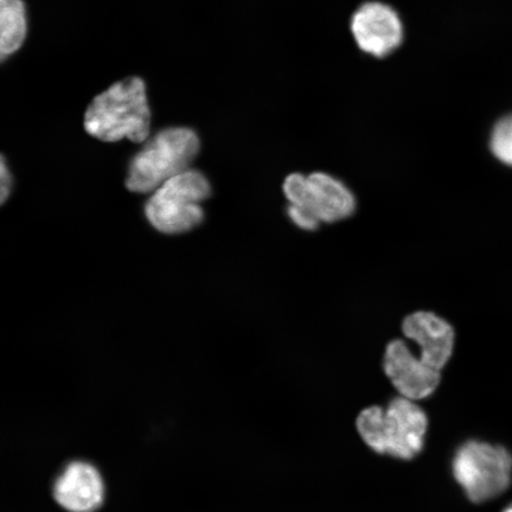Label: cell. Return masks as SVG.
<instances>
[{
  "mask_svg": "<svg viewBox=\"0 0 512 512\" xmlns=\"http://www.w3.org/2000/svg\"><path fill=\"white\" fill-rule=\"evenodd\" d=\"M490 147L499 162L512 166V114L495 125L491 133Z\"/></svg>",
  "mask_w": 512,
  "mask_h": 512,
  "instance_id": "cell-12",
  "label": "cell"
},
{
  "mask_svg": "<svg viewBox=\"0 0 512 512\" xmlns=\"http://www.w3.org/2000/svg\"><path fill=\"white\" fill-rule=\"evenodd\" d=\"M351 34L363 53L382 59L401 46L403 24L392 6L368 2L352 15Z\"/></svg>",
  "mask_w": 512,
  "mask_h": 512,
  "instance_id": "cell-7",
  "label": "cell"
},
{
  "mask_svg": "<svg viewBox=\"0 0 512 512\" xmlns=\"http://www.w3.org/2000/svg\"><path fill=\"white\" fill-rule=\"evenodd\" d=\"M287 214L291 221L300 229L316 230L319 227L320 222L316 217L302 208L294 207L290 204L287 209Z\"/></svg>",
  "mask_w": 512,
  "mask_h": 512,
  "instance_id": "cell-13",
  "label": "cell"
},
{
  "mask_svg": "<svg viewBox=\"0 0 512 512\" xmlns=\"http://www.w3.org/2000/svg\"><path fill=\"white\" fill-rule=\"evenodd\" d=\"M402 331L419 345V357L433 369L441 371L451 360L456 335L444 318L432 312H415L403 320Z\"/></svg>",
  "mask_w": 512,
  "mask_h": 512,
  "instance_id": "cell-9",
  "label": "cell"
},
{
  "mask_svg": "<svg viewBox=\"0 0 512 512\" xmlns=\"http://www.w3.org/2000/svg\"><path fill=\"white\" fill-rule=\"evenodd\" d=\"M53 495L68 512H94L104 502L105 486L93 465L73 462L57 478Z\"/></svg>",
  "mask_w": 512,
  "mask_h": 512,
  "instance_id": "cell-10",
  "label": "cell"
},
{
  "mask_svg": "<svg viewBox=\"0 0 512 512\" xmlns=\"http://www.w3.org/2000/svg\"><path fill=\"white\" fill-rule=\"evenodd\" d=\"M0 179H2L0 181V200L4 204L11 194L12 181H14L4 157L2 158V163H0Z\"/></svg>",
  "mask_w": 512,
  "mask_h": 512,
  "instance_id": "cell-14",
  "label": "cell"
},
{
  "mask_svg": "<svg viewBox=\"0 0 512 512\" xmlns=\"http://www.w3.org/2000/svg\"><path fill=\"white\" fill-rule=\"evenodd\" d=\"M356 428L364 444L374 452L411 460L425 446L428 418L418 403L399 395L387 407L363 409Z\"/></svg>",
  "mask_w": 512,
  "mask_h": 512,
  "instance_id": "cell-2",
  "label": "cell"
},
{
  "mask_svg": "<svg viewBox=\"0 0 512 512\" xmlns=\"http://www.w3.org/2000/svg\"><path fill=\"white\" fill-rule=\"evenodd\" d=\"M200 138L188 127L159 131L133 157L126 187L136 194H152L169 179L190 170L200 152Z\"/></svg>",
  "mask_w": 512,
  "mask_h": 512,
  "instance_id": "cell-3",
  "label": "cell"
},
{
  "mask_svg": "<svg viewBox=\"0 0 512 512\" xmlns=\"http://www.w3.org/2000/svg\"><path fill=\"white\" fill-rule=\"evenodd\" d=\"M210 194L206 176L196 170L185 171L152 192L145 206L146 219L160 233H188L203 222L202 203Z\"/></svg>",
  "mask_w": 512,
  "mask_h": 512,
  "instance_id": "cell-4",
  "label": "cell"
},
{
  "mask_svg": "<svg viewBox=\"0 0 512 512\" xmlns=\"http://www.w3.org/2000/svg\"><path fill=\"white\" fill-rule=\"evenodd\" d=\"M502 512H512V504L508 505Z\"/></svg>",
  "mask_w": 512,
  "mask_h": 512,
  "instance_id": "cell-15",
  "label": "cell"
},
{
  "mask_svg": "<svg viewBox=\"0 0 512 512\" xmlns=\"http://www.w3.org/2000/svg\"><path fill=\"white\" fill-rule=\"evenodd\" d=\"M284 194L291 206L309 211L319 222L347 219L356 209V198L347 185L324 172L288 176Z\"/></svg>",
  "mask_w": 512,
  "mask_h": 512,
  "instance_id": "cell-6",
  "label": "cell"
},
{
  "mask_svg": "<svg viewBox=\"0 0 512 512\" xmlns=\"http://www.w3.org/2000/svg\"><path fill=\"white\" fill-rule=\"evenodd\" d=\"M85 130L106 143L124 138L146 142L151 132V110L145 82L130 76L96 96L85 114Z\"/></svg>",
  "mask_w": 512,
  "mask_h": 512,
  "instance_id": "cell-1",
  "label": "cell"
},
{
  "mask_svg": "<svg viewBox=\"0 0 512 512\" xmlns=\"http://www.w3.org/2000/svg\"><path fill=\"white\" fill-rule=\"evenodd\" d=\"M383 370L400 396L415 402L430 398L441 382V371L415 356L401 339L388 344Z\"/></svg>",
  "mask_w": 512,
  "mask_h": 512,
  "instance_id": "cell-8",
  "label": "cell"
},
{
  "mask_svg": "<svg viewBox=\"0 0 512 512\" xmlns=\"http://www.w3.org/2000/svg\"><path fill=\"white\" fill-rule=\"evenodd\" d=\"M452 472L472 503H485L510 488L512 454L504 446L469 440L458 448Z\"/></svg>",
  "mask_w": 512,
  "mask_h": 512,
  "instance_id": "cell-5",
  "label": "cell"
},
{
  "mask_svg": "<svg viewBox=\"0 0 512 512\" xmlns=\"http://www.w3.org/2000/svg\"><path fill=\"white\" fill-rule=\"evenodd\" d=\"M28 34L23 0H0V54L2 60L21 49Z\"/></svg>",
  "mask_w": 512,
  "mask_h": 512,
  "instance_id": "cell-11",
  "label": "cell"
}]
</instances>
